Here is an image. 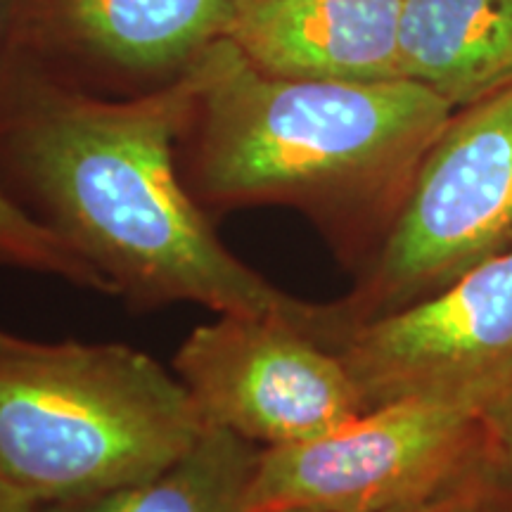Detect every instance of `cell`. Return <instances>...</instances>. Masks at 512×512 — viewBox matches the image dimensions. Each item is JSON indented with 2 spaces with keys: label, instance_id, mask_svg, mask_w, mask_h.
<instances>
[{
  "label": "cell",
  "instance_id": "obj_3",
  "mask_svg": "<svg viewBox=\"0 0 512 512\" xmlns=\"http://www.w3.org/2000/svg\"><path fill=\"white\" fill-rule=\"evenodd\" d=\"M207 430L145 351L0 330V477L41 508L159 475Z\"/></svg>",
  "mask_w": 512,
  "mask_h": 512
},
{
  "label": "cell",
  "instance_id": "obj_7",
  "mask_svg": "<svg viewBox=\"0 0 512 512\" xmlns=\"http://www.w3.org/2000/svg\"><path fill=\"white\" fill-rule=\"evenodd\" d=\"M368 411L406 399L467 406L512 366V249L330 344Z\"/></svg>",
  "mask_w": 512,
  "mask_h": 512
},
{
  "label": "cell",
  "instance_id": "obj_2",
  "mask_svg": "<svg viewBox=\"0 0 512 512\" xmlns=\"http://www.w3.org/2000/svg\"><path fill=\"white\" fill-rule=\"evenodd\" d=\"M453 112L408 79L264 74L221 38L190 128L192 185L219 207H297L347 264L361 268Z\"/></svg>",
  "mask_w": 512,
  "mask_h": 512
},
{
  "label": "cell",
  "instance_id": "obj_14",
  "mask_svg": "<svg viewBox=\"0 0 512 512\" xmlns=\"http://www.w3.org/2000/svg\"><path fill=\"white\" fill-rule=\"evenodd\" d=\"M453 512H512V477L486 472L453 494Z\"/></svg>",
  "mask_w": 512,
  "mask_h": 512
},
{
  "label": "cell",
  "instance_id": "obj_6",
  "mask_svg": "<svg viewBox=\"0 0 512 512\" xmlns=\"http://www.w3.org/2000/svg\"><path fill=\"white\" fill-rule=\"evenodd\" d=\"M174 373L207 425L259 448L323 437L368 411L337 351L278 316L219 313L197 325Z\"/></svg>",
  "mask_w": 512,
  "mask_h": 512
},
{
  "label": "cell",
  "instance_id": "obj_15",
  "mask_svg": "<svg viewBox=\"0 0 512 512\" xmlns=\"http://www.w3.org/2000/svg\"><path fill=\"white\" fill-rule=\"evenodd\" d=\"M0 512H41V505L29 501L27 496L19 494L15 486H10L0 477Z\"/></svg>",
  "mask_w": 512,
  "mask_h": 512
},
{
  "label": "cell",
  "instance_id": "obj_12",
  "mask_svg": "<svg viewBox=\"0 0 512 512\" xmlns=\"http://www.w3.org/2000/svg\"><path fill=\"white\" fill-rule=\"evenodd\" d=\"M0 264L55 275L86 290L114 294L110 280L64 242L41 216L0 190Z\"/></svg>",
  "mask_w": 512,
  "mask_h": 512
},
{
  "label": "cell",
  "instance_id": "obj_16",
  "mask_svg": "<svg viewBox=\"0 0 512 512\" xmlns=\"http://www.w3.org/2000/svg\"><path fill=\"white\" fill-rule=\"evenodd\" d=\"M470 484V482H467ZM458 491V489H456ZM456 491H451V494L437 498V501L432 503H425V505H418V508H406V510H392V512H453V494Z\"/></svg>",
  "mask_w": 512,
  "mask_h": 512
},
{
  "label": "cell",
  "instance_id": "obj_4",
  "mask_svg": "<svg viewBox=\"0 0 512 512\" xmlns=\"http://www.w3.org/2000/svg\"><path fill=\"white\" fill-rule=\"evenodd\" d=\"M512 249V86L453 112L349 294L313 304L311 335L344 332L432 297Z\"/></svg>",
  "mask_w": 512,
  "mask_h": 512
},
{
  "label": "cell",
  "instance_id": "obj_13",
  "mask_svg": "<svg viewBox=\"0 0 512 512\" xmlns=\"http://www.w3.org/2000/svg\"><path fill=\"white\" fill-rule=\"evenodd\" d=\"M475 411L489 434L498 470L512 477V366L479 396Z\"/></svg>",
  "mask_w": 512,
  "mask_h": 512
},
{
  "label": "cell",
  "instance_id": "obj_5",
  "mask_svg": "<svg viewBox=\"0 0 512 512\" xmlns=\"http://www.w3.org/2000/svg\"><path fill=\"white\" fill-rule=\"evenodd\" d=\"M494 470V451L477 411L406 399L370 408L323 437L261 448L247 486V510H406Z\"/></svg>",
  "mask_w": 512,
  "mask_h": 512
},
{
  "label": "cell",
  "instance_id": "obj_8",
  "mask_svg": "<svg viewBox=\"0 0 512 512\" xmlns=\"http://www.w3.org/2000/svg\"><path fill=\"white\" fill-rule=\"evenodd\" d=\"M401 0H249L228 41L259 72L311 81H396Z\"/></svg>",
  "mask_w": 512,
  "mask_h": 512
},
{
  "label": "cell",
  "instance_id": "obj_9",
  "mask_svg": "<svg viewBox=\"0 0 512 512\" xmlns=\"http://www.w3.org/2000/svg\"><path fill=\"white\" fill-rule=\"evenodd\" d=\"M401 76L453 110L512 86V0H401Z\"/></svg>",
  "mask_w": 512,
  "mask_h": 512
},
{
  "label": "cell",
  "instance_id": "obj_10",
  "mask_svg": "<svg viewBox=\"0 0 512 512\" xmlns=\"http://www.w3.org/2000/svg\"><path fill=\"white\" fill-rule=\"evenodd\" d=\"M249 0H55L83 48L128 72H183L221 38Z\"/></svg>",
  "mask_w": 512,
  "mask_h": 512
},
{
  "label": "cell",
  "instance_id": "obj_1",
  "mask_svg": "<svg viewBox=\"0 0 512 512\" xmlns=\"http://www.w3.org/2000/svg\"><path fill=\"white\" fill-rule=\"evenodd\" d=\"M216 43L166 86L133 100L27 88L8 112L5 150L41 219L114 294L147 309L192 302L278 316L309 332L313 304L242 264L178 178L176 145L214 74Z\"/></svg>",
  "mask_w": 512,
  "mask_h": 512
},
{
  "label": "cell",
  "instance_id": "obj_17",
  "mask_svg": "<svg viewBox=\"0 0 512 512\" xmlns=\"http://www.w3.org/2000/svg\"><path fill=\"white\" fill-rule=\"evenodd\" d=\"M3 5H5V0H0V17H3Z\"/></svg>",
  "mask_w": 512,
  "mask_h": 512
},
{
  "label": "cell",
  "instance_id": "obj_11",
  "mask_svg": "<svg viewBox=\"0 0 512 512\" xmlns=\"http://www.w3.org/2000/svg\"><path fill=\"white\" fill-rule=\"evenodd\" d=\"M259 451L238 434L207 425L195 446L159 475L41 512H249L247 486Z\"/></svg>",
  "mask_w": 512,
  "mask_h": 512
}]
</instances>
